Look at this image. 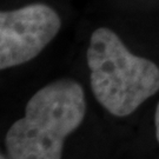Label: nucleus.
Returning <instances> with one entry per match:
<instances>
[{
  "label": "nucleus",
  "mask_w": 159,
  "mask_h": 159,
  "mask_svg": "<svg viewBox=\"0 0 159 159\" xmlns=\"http://www.w3.org/2000/svg\"><path fill=\"white\" fill-rule=\"evenodd\" d=\"M61 19L46 4H31L0 13V68L32 60L56 38Z\"/></svg>",
  "instance_id": "nucleus-3"
},
{
  "label": "nucleus",
  "mask_w": 159,
  "mask_h": 159,
  "mask_svg": "<svg viewBox=\"0 0 159 159\" xmlns=\"http://www.w3.org/2000/svg\"><path fill=\"white\" fill-rule=\"evenodd\" d=\"M86 58L97 102L116 117L130 116L159 91L158 66L131 53L111 29L93 31Z\"/></svg>",
  "instance_id": "nucleus-2"
},
{
  "label": "nucleus",
  "mask_w": 159,
  "mask_h": 159,
  "mask_svg": "<svg viewBox=\"0 0 159 159\" xmlns=\"http://www.w3.org/2000/svg\"><path fill=\"white\" fill-rule=\"evenodd\" d=\"M154 125H156V137L159 143V102L156 108V114H154Z\"/></svg>",
  "instance_id": "nucleus-4"
},
{
  "label": "nucleus",
  "mask_w": 159,
  "mask_h": 159,
  "mask_svg": "<svg viewBox=\"0 0 159 159\" xmlns=\"http://www.w3.org/2000/svg\"><path fill=\"white\" fill-rule=\"evenodd\" d=\"M0 159H8V157H6L4 153H1L0 154Z\"/></svg>",
  "instance_id": "nucleus-5"
},
{
  "label": "nucleus",
  "mask_w": 159,
  "mask_h": 159,
  "mask_svg": "<svg viewBox=\"0 0 159 159\" xmlns=\"http://www.w3.org/2000/svg\"><path fill=\"white\" fill-rule=\"evenodd\" d=\"M85 113V92L78 81L61 78L41 87L6 133L8 159H61L65 139Z\"/></svg>",
  "instance_id": "nucleus-1"
}]
</instances>
